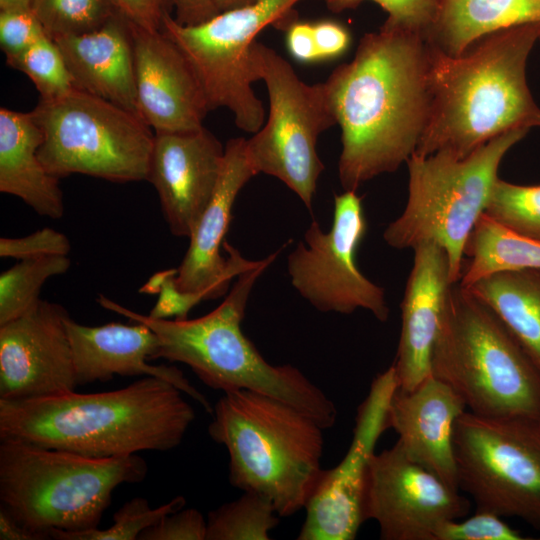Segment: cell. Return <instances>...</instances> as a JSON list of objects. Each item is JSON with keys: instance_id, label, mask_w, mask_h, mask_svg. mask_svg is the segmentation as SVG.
<instances>
[{"instance_id": "1", "label": "cell", "mask_w": 540, "mask_h": 540, "mask_svg": "<svg viewBox=\"0 0 540 540\" xmlns=\"http://www.w3.org/2000/svg\"><path fill=\"white\" fill-rule=\"evenodd\" d=\"M341 129L344 191L395 172L414 154L430 109L428 45L421 34L381 26L324 82Z\"/></svg>"}, {"instance_id": "2", "label": "cell", "mask_w": 540, "mask_h": 540, "mask_svg": "<svg viewBox=\"0 0 540 540\" xmlns=\"http://www.w3.org/2000/svg\"><path fill=\"white\" fill-rule=\"evenodd\" d=\"M540 23L501 29L453 56L428 45L430 109L414 152L446 150L465 158L513 129L540 127V108L526 80Z\"/></svg>"}, {"instance_id": "3", "label": "cell", "mask_w": 540, "mask_h": 540, "mask_svg": "<svg viewBox=\"0 0 540 540\" xmlns=\"http://www.w3.org/2000/svg\"><path fill=\"white\" fill-rule=\"evenodd\" d=\"M194 418L180 389L144 376L113 391L0 399V440L93 458L121 457L174 449Z\"/></svg>"}, {"instance_id": "4", "label": "cell", "mask_w": 540, "mask_h": 540, "mask_svg": "<svg viewBox=\"0 0 540 540\" xmlns=\"http://www.w3.org/2000/svg\"><path fill=\"white\" fill-rule=\"evenodd\" d=\"M279 252L258 260L238 275L224 301L199 318L155 319L103 294L98 295L97 302L156 333L159 343L154 360L183 363L205 385L223 393L249 390L274 397L307 413L325 429L331 428L337 408L326 393L295 366L267 362L241 329L250 293Z\"/></svg>"}, {"instance_id": "5", "label": "cell", "mask_w": 540, "mask_h": 540, "mask_svg": "<svg viewBox=\"0 0 540 540\" xmlns=\"http://www.w3.org/2000/svg\"><path fill=\"white\" fill-rule=\"evenodd\" d=\"M211 439L229 455V482L267 498L280 517L311 498L323 472L324 427L307 413L249 390L223 395L213 407Z\"/></svg>"}, {"instance_id": "6", "label": "cell", "mask_w": 540, "mask_h": 540, "mask_svg": "<svg viewBox=\"0 0 540 540\" xmlns=\"http://www.w3.org/2000/svg\"><path fill=\"white\" fill-rule=\"evenodd\" d=\"M431 374L476 415L540 422V369L494 311L459 283L446 298Z\"/></svg>"}, {"instance_id": "7", "label": "cell", "mask_w": 540, "mask_h": 540, "mask_svg": "<svg viewBox=\"0 0 540 540\" xmlns=\"http://www.w3.org/2000/svg\"><path fill=\"white\" fill-rule=\"evenodd\" d=\"M146 461L132 454L93 458L30 442L4 439L0 444V501L8 513L40 540L51 530L97 528L113 491L139 483Z\"/></svg>"}, {"instance_id": "8", "label": "cell", "mask_w": 540, "mask_h": 540, "mask_svg": "<svg viewBox=\"0 0 540 540\" xmlns=\"http://www.w3.org/2000/svg\"><path fill=\"white\" fill-rule=\"evenodd\" d=\"M529 130L507 131L462 159L446 150L425 157L413 154L406 162L407 203L386 227L385 242L395 249H413L424 242L438 244L447 254L451 282L458 283L466 244L485 213L499 178V165Z\"/></svg>"}, {"instance_id": "9", "label": "cell", "mask_w": 540, "mask_h": 540, "mask_svg": "<svg viewBox=\"0 0 540 540\" xmlns=\"http://www.w3.org/2000/svg\"><path fill=\"white\" fill-rule=\"evenodd\" d=\"M31 113L43 133L39 158L54 177L147 181L155 133L138 114L78 89Z\"/></svg>"}, {"instance_id": "10", "label": "cell", "mask_w": 540, "mask_h": 540, "mask_svg": "<svg viewBox=\"0 0 540 540\" xmlns=\"http://www.w3.org/2000/svg\"><path fill=\"white\" fill-rule=\"evenodd\" d=\"M250 65L254 80L266 85L269 116L246 139L249 161L256 174L279 179L311 209L325 168L317 153L318 137L337 124L325 83L306 84L287 60L257 40Z\"/></svg>"}, {"instance_id": "11", "label": "cell", "mask_w": 540, "mask_h": 540, "mask_svg": "<svg viewBox=\"0 0 540 540\" xmlns=\"http://www.w3.org/2000/svg\"><path fill=\"white\" fill-rule=\"evenodd\" d=\"M453 446L458 487L476 510L517 517L540 531V422L466 410Z\"/></svg>"}, {"instance_id": "12", "label": "cell", "mask_w": 540, "mask_h": 540, "mask_svg": "<svg viewBox=\"0 0 540 540\" xmlns=\"http://www.w3.org/2000/svg\"><path fill=\"white\" fill-rule=\"evenodd\" d=\"M299 1L257 0L194 26L181 25L172 15L163 20L162 31L193 66L210 110L229 109L236 126L245 132H258L265 120L263 103L251 86L255 80L250 49L265 27L286 30L296 21L294 6Z\"/></svg>"}, {"instance_id": "13", "label": "cell", "mask_w": 540, "mask_h": 540, "mask_svg": "<svg viewBox=\"0 0 540 540\" xmlns=\"http://www.w3.org/2000/svg\"><path fill=\"white\" fill-rule=\"evenodd\" d=\"M367 232V220L356 191L334 196L333 221L324 232L312 221L289 254L287 269L295 290L321 312L351 314L364 309L379 321L389 317L385 291L359 270L357 250Z\"/></svg>"}, {"instance_id": "14", "label": "cell", "mask_w": 540, "mask_h": 540, "mask_svg": "<svg viewBox=\"0 0 540 540\" xmlns=\"http://www.w3.org/2000/svg\"><path fill=\"white\" fill-rule=\"evenodd\" d=\"M470 501L410 459L396 442L369 461L363 519L375 520L382 540H435L446 522L462 519Z\"/></svg>"}, {"instance_id": "15", "label": "cell", "mask_w": 540, "mask_h": 540, "mask_svg": "<svg viewBox=\"0 0 540 540\" xmlns=\"http://www.w3.org/2000/svg\"><path fill=\"white\" fill-rule=\"evenodd\" d=\"M398 387L393 365L378 374L358 407L351 444L338 465L323 470L305 506L298 540H353L363 519L368 465L389 428L388 409Z\"/></svg>"}, {"instance_id": "16", "label": "cell", "mask_w": 540, "mask_h": 540, "mask_svg": "<svg viewBox=\"0 0 540 540\" xmlns=\"http://www.w3.org/2000/svg\"><path fill=\"white\" fill-rule=\"evenodd\" d=\"M69 313L39 299L18 318L0 325V399L61 395L77 385L65 325Z\"/></svg>"}, {"instance_id": "17", "label": "cell", "mask_w": 540, "mask_h": 540, "mask_svg": "<svg viewBox=\"0 0 540 540\" xmlns=\"http://www.w3.org/2000/svg\"><path fill=\"white\" fill-rule=\"evenodd\" d=\"M257 175L247 154L246 139L225 144L222 170L213 196L190 235L189 247L175 282L183 292L200 293L204 300L225 295L231 281L258 261L245 259L224 237L234 202L244 185Z\"/></svg>"}, {"instance_id": "18", "label": "cell", "mask_w": 540, "mask_h": 540, "mask_svg": "<svg viewBox=\"0 0 540 540\" xmlns=\"http://www.w3.org/2000/svg\"><path fill=\"white\" fill-rule=\"evenodd\" d=\"M225 146L207 128L155 132L147 181L155 188L171 233L190 237L222 170Z\"/></svg>"}, {"instance_id": "19", "label": "cell", "mask_w": 540, "mask_h": 540, "mask_svg": "<svg viewBox=\"0 0 540 540\" xmlns=\"http://www.w3.org/2000/svg\"><path fill=\"white\" fill-rule=\"evenodd\" d=\"M137 108L155 132L201 128L210 110L203 85L178 45L162 30L131 23Z\"/></svg>"}, {"instance_id": "20", "label": "cell", "mask_w": 540, "mask_h": 540, "mask_svg": "<svg viewBox=\"0 0 540 540\" xmlns=\"http://www.w3.org/2000/svg\"><path fill=\"white\" fill-rule=\"evenodd\" d=\"M108 323L82 325L68 314L65 325L71 345L78 386L108 381L115 375L154 376L166 380L197 401L209 414L213 407L176 367L151 365L158 348V337L147 325Z\"/></svg>"}, {"instance_id": "21", "label": "cell", "mask_w": 540, "mask_h": 540, "mask_svg": "<svg viewBox=\"0 0 540 540\" xmlns=\"http://www.w3.org/2000/svg\"><path fill=\"white\" fill-rule=\"evenodd\" d=\"M413 266L401 303V332L392 364L398 388L409 391L431 375V358L453 283L445 250L434 242L413 248Z\"/></svg>"}, {"instance_id": "22", "label": "cell", "mask_w": 540, "mask_h": 540, "mask_svg": "<svg viewBox=\"0 0 540 540\" xmlns=\"http://www.w3.org/2000/svg\"><path fill=\"white\" fill-rule=\"evenodd\" d=\"M466 410L462 398L432 374L412 390L397 387L388 409L389 428L406 455L458 490L453 433Z\"/></svg>"}, {"instance_id": "23", "label": "cell", "mask_w": 540, "mask_h": 540, "mask_svg": "<svg viewBox=\"0 0 540 540\" xmlns=\"http://www.w3.org/2000/svg\"><path fill=\"white\" fill-rule=\"evenodd\" d=\"M54 41L64 57L75 89L139 115L132 27L119 11L94 31Z\"/></svg>"}, {"instance_id": "24", "label": "cell", "mask_w": 540, "mask_h": 540, "mask_svg": "<svg viewBox=\"0 0 540 540\" xmlns=\"http://www.w3.org/2000/svg\"><path fill=\"white\" fill-rule=\"evenodd\" d=\"M43 133L31 112L0 109V191L23 200L37 214L53 219L64 214L58 178L41 162Z\"/></svg>"}, {"instance_id": "25", "label": "cell", "mask_w": 540, "mask_h": 540, "mask_svg": "<svg viewBox=\"0 0 540 540\" xmlns=\"http://www.w3.org/2000/svg\"><path fill=\"white\" fill-rule=\"evenodd\" d=\"M528 23H540V0H439L424 39L456 56L487 34Z\"/></svg>"}, {"instance_id": "26", "label": "cell", "mask_w": 540, "mask_h": 540, "mask_svg": "<svg viewBox=\"0 0 540 540\" xmlns=\"http://www.w3.org/2000/svg\"><path fill=\"white\" fill-rule=\"evenodd\" d=\"M465 288L494 311L540 369V269L496 272Z\"/></svg>"}, {"instance_id": "27", "label": "cell", "mask_w": 540, "mask_h": 540, "mask_svg": "<svg viewBox=\"0 0 540 540\" xmlns=\"http://www.w3.org/2000/svg\"><path fill=\"white\" fill-rule=\"evenodd\" d=\"M459 284L467 287L487 275L540 269V241L518 235L483 214L470 234Z\"/></svg>"}, {"instance_id": "28", "label": "cell", "mask_w": 540, "mask_h": 540, "mask_svg": "<svg viewBox=\"0 0 540 540\" xmlns=\"http://www.w3.org/2000/svg\"><path fill=\"white\" fill-rule=\"evenodd\" d=\"M275 514L267 498L243 492L238 499L209 512L206 540H269L279 524Z\"/></svg>"}, {"instance_id": "29", "label": "cell", "mask_w": 540, "mask_h": 540, "mask_svg": "<svg viewBox=\"0 0 540 540\" xmlns=\"http://www.w3.org/2000/svg\"><path fill=\"white\" fill-rule=\"evenodd\" d=\"M68 256L23 259L0 275V325L27 312L40 298L44 283L68 271Z\"/></svg>"}, {"instance_id": "30", "label": "cell", "mask_w": 540, "mask_h": 540, "mask_svg": "<svg viewBox=\"0 0 540 540\" xmlns=\"http://www.w3.org/2000/svg\"><path fill=\"white\" fill-rule=\"evenodd\" d=\"M31 10L52 40L94 31L118 13L113 0H33Z\"/></svg>"}, {"instance_id": "31", "label": "cell", "mask_w": 540, "mask_h": 540, "mask_svg": "<svg viewBox=\"0 0 540 540\" xmlns=\"http://www.w3.org/2000/svg\"><path fill=\"white\" fill-rule=\"evenodd\" d=\"M484 214L518 235L540 241V185H517L498 178Z\"/></svg>"}, {"instance_id": "32", "label": "cell", "mask_w": 540, "mask_h": 540, "mask_svg": "<svg viewBox=\"0 0 540 540\" xmlns=\"http://www.w3.org/2000/svg\"><path fill=\"white\" fill-rule=\"evenodd\" d=\"M186 500L177 496L157 508H151L144 497H134L125 502L113 515V524L106 528L67 532L51 530L49 536L56 540H136L147 528L160 521L165 515L184 508Z\"/></svg>"}, {"instance_id": "33", "label": "cell", "mask_w": 540, "mask_h": 540, "mask_svg": "<svg viewBox=\"0 0 540 540\" xmlns=\"http://www.w3.org/2000/svg\"><path fill=\"white\" fill-rule=\"evenodd\" d=\"M6 62L31 79L42 101L62 98L75 89L59 47L48 36L20 55L6 59Z\"/></svg>"}, {"instance_id": "34", "label": "cell", "mask_w": 540, "mask_h": 540, "mask_svg": "<svg viewBox=\"0 0 540 540\" xmlns=\"http://www.w3.org/2000/svg\"><path fill=\"white\" fill-rule=\"evenodd\" d=\"M365 0H324L326 7L340 13L357 8ZM380 5L388 14L383 26L403 29L423 37L433 23L439 0H370Z\"/></svg>"}, {"instance_id": "35", "label": "cell", "mask_w": 540, "mask_h": 540, "mask_svg": "<svg viewBox=\"0 0 540 540\" xmlns=\"http://www.w3.org/2000/svg\"><path fill=\"white\" fill-rule=\"evenodd\" d=\"M521 532L512 528L502 517L488 511L476 512L465 520L444 523L436 532L435 540H526Z\"/></svg>"}, {"instance_id": "36", "label": "cell", "mask_w": 540, "mask_h": 540, "mask_svg": "<svg viewBox=\"0 0 540 540\" xmlns=\"http://www.w3.org/2000/svg\"><path fill=\"white\" fill-rule=\"evenodd\" d=\"M69 238L52 228L45 227L24 237L0 239V256L18 260L43 256H68Z\"/></svg>"}, {"instance_id": "37", "label": "cell", "mask_w": 540, "mask_h": 540, "mask_svg": "<svg viewBox=\"0 0 540 540\" xmlns=\"http://www.w3.org/2000/svg\"><path fill=\"white\" fill-rule=\"evenodd\" d=\"M45 36L32 10L0 11V47L6 59L20 55Z\"/></svg>"}, {"instance_id": "38", "label": "cell", "mask_w": 540, "mask_h": 540, "mask_svg": "<svg viewBox=\"0 0 540 540\" xmlns=\"http://www.w3.org/2000/svg\"><path fill=\"white\" fill-rule=\"evenodd\" d=\"M207 520L194 508L165 515L145 529L138 540H206Z\"/></svg>"}, {"instance_id": "39", "label": "cell", "mask_w": 540, "mask_h": 540, "mask_svg": "<svg viewBox=\"0 0 540 540\" xmlns=\"http://www.w3.org/2000/svg\"><path fill=\"white\" fill-rule=\"evenodd\" d=\"M177 269H171L158 292V299L148 314L155 319H187L190 310L205 301L200 293L181 291L175 282Z\"/></svg>"}, {"instance_id": "40", "label": "cell", "mask_w": 540, "mask_h": 540, "mask_svg": "<svg viewBox=\"0 0 540 540\" xmlns=\"http://www.w3.org/2000/svg\"><path fill=\"white\" fill-rule=\"evenodd\" d=\"M118 11L133 25L146 31L162 30L163 20L172 15L173 0H113Z\"/></svg>"}, {"instance_id": "41", "label": "cell", "mask_w": 540, "mask_h": 540, "mask_svg": "<svg viewBox=\"0 0 540 540\" xmlns=\"http://www.w3.org/2000/svg\"><path fill=\"white\" fill-rule=\"evenodd\" d=\"M313 32L320 60L339 57L350 45V33L335 21L322 20L313 23Z\"/></svg>"}, {"instance_id": "42", "label": "cell", "mask_w": 540, "mask_h": 540, "mask_svg": "<svg viewBox=\"0 0 540 540\" xmlns=\"http://www.w3.org/2000/svg\"><path fill=\"white\" fill-rule=\"evenodd\" d=\"M285 31L287 49L295 60L301 63L321 61L312 23L296 20Z\"/></svg>"}, {"instance_id": "43", "label": "cell", "mask_w": 540, "mask_h": 540, "mask_svg": "<svg viewBox=\"0 0 540 540\" xmlns=\"http://www.w3.org/2000/svg\"><path fill=\"white\" fill-rule=\"evenodd\" d=\"M175 21L184 26L199 25L219 14L213 0H173Z\"/></svg>"}, {"instance_id": "44", "label": "cell", "mask_w": 540, "mask_h": 540, "mask_svg": "<svg viewBox=\"0 0 540 540\" xmlns=\"http://www.w3.org/2000/svg\"><path fill=\"white\" fill-rule=\"evenodd\" d=\"M0 540H40L0 506Z\"/></svg>"}, {"instance_id": "45", "label": "cell", "mask_w": 540, "mask_h": 540, "mask_svg": "<svg viewBox=\"0 0 540 540\" xmlns=\"http://www.w3.org/2000/svg\"><path fill=\"white\" fill-rule=\"evenodd\" d=\"M171 269L160 271L155 273L147 283L140 289V292L147 294H158L161 284L169 274Z\"/></svg>"}, {"instance_id": "46", "label": "cell", "mask_w": 540, "mask_h": 540, "mask_svg": "<svg viewBox=\"0 0 540 540\" xmlns=\"http://www.w3.org/2000/svg\"><path fill=\"white\" fill-rule=\"evenodd\" d=\"M33 0H0V11L31 10Z\"/></svg>"}, {"instance_id": "47", "label": "cell", "mask_w": 540, "mask_h": 540, "mask_svg": "<svg viewBox=\"0 0 540 540\" xmlns=\"http://www.w3.org/2000/svg\"><path fill=\"white\" fill-rule=\"evenodd\" d=\"M219 13L250 5L257 0H213Z\"/></svg>"}, {"instance_id": "48", "label": "cell", "mask_w": 540, "mask_h": 540, "mask_svg": "<svg viewBox=\"0 0 540 540\" xmlns=\"http://www.w3.org/2000/svg\"><path fill=\"white\" fill-rule=\"evenodd\" d=\"M539 41H540V37H539Z\"/></svg>"}]
</instances>
